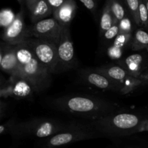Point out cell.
I'll list each match as a JSON object with an SVG mask.
<instances>
[{
    "label": "cell",
    "instance_id": "cell-18",
    "mask_svg": "<svg viewBox=\"0 0 148 148\" xmlns=\"http://www.w3.org/2000/svg\"><path fill=\"white\" fill-rule=\"evenodd\" d=\"M114 17L111 11L110 0H106L100 20V36H103L104 33L112 26L114 23Z\"/></svg>",
    "mask_w": 148,
    "mask_h": 148
},
{
    "label": "cell",
    "instance_id": "cell-10",
    "mask_svg": "<svg viewBox=\"0 0 148 148\" xmlns=\"http://www.w3.org/2000/svg\"><path fill=\"white\" fill-rule=\"evenodd\" d=\"M27 27L25 25L24 16L23 10L16 15L13 23L4 29L2 34V41L11 45L20 43L25 39Z\"/></svg>",
    "mask_w": 148,
    "mask_h": 148
},
{
    "label": "cell",
    "instance_id": "cell-31",
    "mask_svg": "<svg viewBox=\"0 0 148 148\" xmlns=\"http://www.w3.org/2000/svg\"><path fill=\"white\" fill-rule=\"evenodd\" d=\"M139 79L143 82V84L147 83L148 82V72L146 73H143L140 77H139Z\"/></svg>",
    "mask_w": 148,
    "mask_h": 148
},
{
    "label": "cell",
    "instance_id": "cell-11",
    "mask_svg": "<svg viewBox=\"0 0 148 148\" xmlns=\"http://www.w3.org/2000/svg\"><path fill=\"white\" fill-rule=\"evenodd\" d=\"M81 76L84 81L90 85L103 90L118 91L120 90V85L111 80L105 75L96 72L94 69H85L81 72Z\"/></svg>",
    "mask_w": 148,
    "mask_h": 148
},
{
    "label": "cell",
    "instance_id": "cell-28",
    "mask_svg": "<svg viewBox=\"0 0 148 148\" xmlns=\"http://www.w3.org/2000/svg\"><path fill=\"white\" fill-rule=\"evenodd\" d=\"M49 4L51 7L53 12L55 11L56 9L59 8L66 0H47Z\"/></svg>",
    "mask_w": 148,
    "mask_h": 148
},
{
    "label": "cell",
    "instance_id": "cell-5",
    "mask_svg": "<svg viewBox=\"0 0 148 148\" xmlns=\"http://www.w3.org/2000/svg\"><path fill=\"white\" fill-rule=\"evenodd\" d=\"M23 41L31 49L36 59L51 75L56 72L59 69V61L56 45L36 38H27Z\"/></svg>",
    "mask_w": 148,
    "mask_h": 148
},
{
    "label": "cell",
    "instance_id": "cell-15",
    "mask_svg": "<svg viewBox=\"0 0 148 148\" xmlns=\"http://www.w3.org/2000/svg\"><path fill=\"white\" fill-rule=\"evenodd\" d=\"M9 83L11 89V96L17 99L30 98L35 91L30 82L20 77H11Z\"/></svg>",
    "mask_w": 148,
    "mask_h": 148
},
{
    "label": "cell",
    "instance_id": "cell-23",
    "mask_svg": "<svg viewBox=\"0 0 148 148\" xmlns=\"http://www.w3.org/2000/svg\"><path fill=\"white\" fill-rule=\"evenodd\" d=\"M16 15H14L12 11L8 9H4L1 11L0 13V25L4 29L10 26L15 19Z\"/></svg>",
    "mask_w": 148,
    "mask_h": 148
},
{
    "label": "cell",
    "instance_id": "cell-34",
    "mask_svg": "<svg viewBox=\"0 0 148 148\" xmlns=\"http://www.w3.org/2000/svg\"><path fill=\"white\" fill-rule=\"evenodd\" d=\"M147 67H148V64H147Z\"/></svg>",
    "mask_w": 148,
    "mask_h": 148
},
{
    "label": "cell",
    "instance_id": "cell-32",
    "mask_svg": "<svg viewBox=\"0 0 148 148\" xmlns=\"http://www.w3.org/2000/svg\"><path fill=\"white\" fill-rule=\"evenodd\" d=\"M145 4H146V6H147V11H148V0H145Z\"/></svg>",
    "mask_w": 148,
    "mask_h": 148
},
{
    "label": "cell",
    "instance_id": "cell-19",
    "mask_svg": "<svg viewBox=\"0 0 148 148\" xmlns=\"http://www.w3.org/2000/svg\"><path fill=\"white\" fill-rule=\"evenodd\" d=\"M131 49L133 51H140L143 49L148 50V33L145 30L138 28L133 34Z\"/></svg>",
    "mask_w": 148,
    "mask_h": 148
},
{
    "label": "cell",
    "instance_id": "cell-2",
    "mask_svg": "<svg viewBox=\"0 0 148 148\" xmlns=\"http://www.w3.org/2000/svg\"><path fill=\"white\" fill-rule=\"evenodd\" d=\"M19 65V77L30 83L36 92H41L50 86L51 74L40 63L24 41L15 45Z\"/></svg>",
    "mask_w": 148,
    "mask_h": 148
},
{
    "label": "cell",
    "instance_id": "cell-33",
    "mask_svg": "<svg viewBox=\"0 0 148 148\" xmlns=\"http://www.w3.org/2000/svg\"><path fill=\"white\" fill-rule=\"evenodd\" d=\"M17 1H19V3H20V4H23V0H17Z\"/></svg>",
    "mask_w": 148,
    "mask_h": 148
},
{
    "label": "cell",
    "instance_id": "cell-7",
    "mask_svg": "<svg viewBox=\"0 0 148 148\" xmlns=\"http://www.w3.org/2000/svg\"><path fill=\"white\" fill-rule=\"evenodd\" d=\"M63 27L53 17L44 19L27 27L25 38H36L49 41L57 46Z\"/></svg>",
    "mask_w": 148,
    "mask_h": 148
},
{
    "label": "cell",
    "instance_id": "cell-4",
    "mask_svg": "<svg viewBox=\"0 0 148 148\" xmlns=\"http://www.w3.org/2000/svg\"><path fill=\"white\" fill-rule=\"evenodd\" d=\"M143 120L137 114L117 112L93 120L90 125L104 135L120 137L138 132Z\"/></svg>",
    "mask_w": 148,
    "mask_h": 148
},
{
    "label": "cell",
    "instance_id": "cell-12",
    "mask_svg": "<svg viewBox=\"0 0 148 148\" xmlns=\"http://www.w3.org/2000/svg\"><path fill=\"white\" fill-rule=\"evenodd\" d=\"M133 35L119 34L107 49L108 56L112 60H121L124 52L131 45Z\"/></svg>",
    "mask_w": 148,
    "mask_h": 148
},
{
    "label": "cell",
    "instance_id": "cell-24",
    "mask_svg": "<svg viewBox=\"0 0 148 148\" xmlns=\"http://www.w3.org/2000/svg\"><path fill=\"white\" fill-rule=\"evenodd\" d=\"M119 22L116 19H114V23H113L112 26L103 35V37L106 40H107V41H109V40L111 41L112 40H114L118 36V35L119 34Z\"/></svg>",
    "mask_w": 148,
    "mask_h": 148
},
{
    "label": "cell",
    "instance_id": "cell-9",
    "mask_svg": "<svg viewBox=\"0 0 148 148\" xmlns=\"http://www.w3.org/2000/svg\"><path fill=\"white\" fill-rule=\"evenodd\" d=\"M0 66L10 77H19V65L15 45L2 41L0 49Z\"/></svg>",
    "mask_w": 148,
    "mask_h": 148
},
{
    "label": "cell",
    "instance_id": "cell-22",
    "mask_svg": "<svg viewBox=\"0 0 148 148\" xmlns=\"http://www.w3.org/2000/svg\"><path fill=\"white\" fill-rule=\"evenodd\" d=\"M126 2H127L129 10L131 12L135 24L137 25L141 26L140 18V11H139L140 0H126Z\"/></svg>",
    "mask_w": 148,
    "mask_h": 148
},
{
    "label": "cell",
    "instance_id": "cell-17",
    "mask_svg": "<svg viewBox=\"0 0 148 148\" xmlns=\"http://www.w3.org/2000/svg\"><path fill=\"white\" fill-rule=\"evenodd\" d=\"M29 12L30 20L34 24L53 14V10L47 0H39Z\"/></svg>",
    "mask_w": 148,
    "mask_h": 148
},
{
    "label": "cell",
    "instance_id": "cell-29",
    "mask_svg": "<svg viewBox=\"0 0 148 148\" xmlns=\"http://www.w3.org/2000/svg\"><path fill=\"white\" fill-rule=\"evenodd\" d=\"M148 132V119H144L138 129V132Z\"/></svg>",
    "mask_w": 148,
    "mask_h": 148
},
{
    "label": "cell",
    "instance_id": "cell-13",
    "mask_svg": "<svg viewBox=\"0 0 148 148\" xmlns=\"http://www.w3.org/2000/svg\"><path fill=\"white\" fill-rule=\"evenodd\" d=\"M119 64L122 66L129 76L138 78L143 74L144 56L141 53H134L119 61Z\"/></svg>",
    "mask_w": 148,
    "mask_h": 148
},
{
    "label": "cell",
    "instance_id": "cell-27",
    "mask_svg": "<svg viewBox=\"0 0 148 148\" xmlns=\"http://www.w3.org/2000/svg\"><path fill=\"white\" fill-rule=\"evenodd\" d=\"M85 7L92 13H95L97 7L96 0H79Z\"/></svg>",
    "mask_w": 148,
    "mask_h": 148
},
{
    "label": "cell",
    "instance_id": "cell-6",
    "mask_svg": "<svg viewBox=\"0 0 148 148\" xmlns=\"http://www.w3.org/2000/svg\"><path fill=\"white\" fill-rule=\"evenodd\" d=\"M99 132L92 126L88 127L74 124L73 127L49 137L46 146L47 148H56L80 140L99 137Z\"/></svg>",
    "mask_w": 148,
    "mask_h": 148
},
{
    "label": "cell",
    "instance_id": "cell-25",
    "mask_svg": "<svg viewBox=\"0 0 148 148\" xmlns=\"http://www.w3.org/2000/svg\"><path fill=\"white\" fill-rule=\"evenodd\" d=\"M119 34L133 35V25L130 18L125 17L119 23Z\"/></svg>",
    "mask_w": 148,
    "mask_h": 148
},
{
    "label": "cell",
    "instance_id": "cell-1",
    "mask_svg": "<svg viewBox=\"0 0 148 148\" xmlns=\"http://www.w3.org/2000/svg\"><path fill=\"white\" fill-rule=\"evenodd\" d=\"M52 105L58 110L92 121L120 111L119 106L114 103L85 96L62 97L55 99Z\"/></svg>",
    "mask_w": 148,
    "mask_h": 148
},
{
    "label": "cell",
    "instance_id": "cell-16",
    "mask_svg": "<svg viewBox=\"0 0 148 148\" xmlns=\"http://www.w3.org/2000/svg\"><path fill=\"white\" fill-rule=\"evenodd\" d=\"M95 69L96 72L105 75L111 80L116 82L120 85L126 79V78L129 76L127 71L124 69L121 66L119 65H106L103 66L101 67L95 68ZM120 91V90H119Z\"/></svg>",
    "mask_w": 148,
    "mask_h": 148
},
{
    "label": "cell",
    "instance_id": "cell-21",
    "mask_svg": "<svg viewBox=\"0 0 148 148\" xmlns=\"http://www.w3.org/2000/svg\"><path fill=\"white\" fill-rule=\"evenodd\" d=\"M110 4L114 18L119 22L126 17L125 10L119 0H110Z\"/></svg>",
    "mask_w": 148,
    "mask_h": 148
},
{
    "label": "cell",
    "instance_id": "cell-14",
    "mask_svg": "<svg viewBox=\"0 0 148 148\" xmlns=\"http://www.w3.org/2000/svg\"><path fill=\"white\" fill-rule=\"evenodd\" d=\"M76 12V3L66 0L59 8L53 12V17L63 27H69Z\"/></svg>",
    "mask_w": 148,
    "mask_h": 148
},
{
    "label": "cell",
    "instance_id": "cell-3",
    "mask_svg": "<svg viewBox=\"0 0 148 148\" xmlns=\"http://www.w3.org/2000/svg\"><path fill=\"white\" fill-rule=\"evenodd\" d=\"M59 121L49 119H36L21 123L10 121L0 127V133H10L17 137L33 136L38 138L50 137L73 127Z\"/></svg>",
    "mask_w": 148,
    "mask_h": 148
},
{
    "label": "cell",
    "instance_id": "cell-30",
    "mask_svg": "<svg viewBox=\"0 0 148 148\" xmlns=\"http://www.w3.org/2000/svg\"><path fill=\"white\" fill-rule=\"evenodd\" d=\"M38 1L39 0H25L26 5H27V7L29 11H30L33 9V7L37 4Z\"/></svg>",
    "mask_w": 148,
    "mask_h": 148
},
{
    "label": "cell",
    "instance_id": "cell-26",
    "mask_svg": "<svg viewBox=\"0 0 148 148\" xmlns=\"http://www.w3.org/2000/svg\"><path fill=\"white\" fill-rule=\"evenodd\" d=\"M140 18L141 26L148 29V11L145 0H140Z\"/></svg>",
    "mask_w": 148,
    "mask_h": 148
},
{
    "label": "cell",
    "instance_id": "cell-20",
    "mask_svg": "<svg viewBox=\"0 0 148 148\" xmlns=\"http://www.w3.org/2000/svg\"><path fill=\"white\" fill-rule=\"evenodd\" d=\"M142 85H144L143 82L139 78L128 76L125 80L121 83L119 92L121 94H128L132 92L134 90Z\"/></svg>",
    "mask_w": 148,
    "mask_h": 148
},
{
    "label": "cell",
    "instance_id": "cell-8",
    "mask_svg": "<svg viewBox=\"0 0 148 148\" xmlns=\"http://www.w3.org/2000/svg\"><path fill=\"white\" fill-rule=\"evenodd\" d=\"M59 66L63 69L75 67L77 62L75 56L73 42L71 38L69 27H64L61 38L57 45Z\"/></svg>",
    "mask_w": 148,
    "mask_h": 148
}]
</instances>
